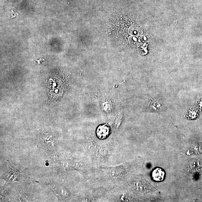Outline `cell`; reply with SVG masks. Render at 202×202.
Returning a JSON list of instances; mask_svg holds the SVG:
<instances>
[{
  "label": "cell",
  "mask_w": 202,
  "mask_h": 202,
  "mask_svg": "<svg viewBox=\"0 0 202 202\" xmlns=\"http://www.w3.org/2000/svg\"><path fill=\"white\" fill-rule=\"evenodd\" d=\"M110 133V127L107 124L99 126L96 130V135L98 138L101 140L106 138L109 136Z\"/></svg>",
  "instance_id": "6da1fadb"
},
{
  "label": "cell",
  "mask_w": 202,
  "mask_h": 202,
  "mask_svg": "<svg viewBox=\"0 0 202 202\" xmlns=\"http://www.w3.org/2000/svg\"><path fill=\"white\" fill-rule=\"evenodd\" d=\"M49 188L53 191L55 195L59 196L64 195L65 196V193L64 192L65 191L64 187L62 186H60L59 184H55V185H50L49 186Z\"/></svg>",
  "instance_id": "7a4b0ae2"
},
{
  "label": "cell",
  "mask_w": 202,
  "mask_h": 202,
  "mask_svg": "<svg viewBox=\"0 0 202 202\" xmlns=\"http://www.w3.org/2000/svg\"><path fill=\"white\" fill-rule=\"evenodd\" d=\"M165 175V172L159 168L154 170L152 173L153 179L156 181L162 180L164 179Z\"/></svg>",
  "instance_id": "3957f363"
}]
</instances>
